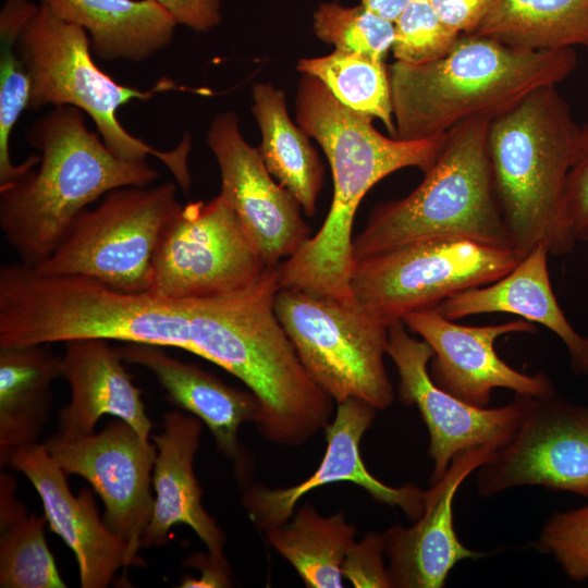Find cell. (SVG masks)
Returning a JSON list of instances; mask_svg holds the SVG:
<instances>
[{
	"instance_id": "cell-37",
	"label": "cell",
	"mask_w": 588,
	"mask_h": 588,
	"mask_svg": "<svg viewBox=\"0 0 588 588\" xmlns=\"http://www.w3.org/2000/svg\"><path fill=\"white\" fill-rule=\"evenodd\" d=\"M440 20L463 34H474L486 17L492 0H428Z\"/></svg>"
},
{
	"instance_id": "cell-11",
	"label": "cell",
	"mask_w": 588,
	"mask_h": 588,
	"mask_svg": "<svg viewBox=\"0 0 588 588\" xmlns=\"http://www.w3.org/2000/svg\"><path fill=\"white\" fill-rule=\"evenodd\" d=\"M520 421L511 440L477 470V491L490 498L519 486H540L588 498V405L556 392L515 393Z\"/></svg>"
},
{
	"instance_id": "cell-20",
	"label": "cell",
	"mask_w": 588,
	"mask_h": 588,
	"mask_svg": "<svg viewBox=\"0 0 588 588\" xmlns=\"http://www.w3.org/2000/svg\"><path fill=\"white\" fill-rule=\"evenodd\" d=\"M124 363L108 340L65 342L62 377L70 385L71 399L59 412V433L90 434L98 419L109 414L128 424L140 437L150 438L152 422Z\"/></svg>"
},
{
	"instance_id": "cell-29",
	"label": "cell",
	"mask_w": 588,
	"mask_h": 588,
	"mask_svg": "<svg viewBox=\"0 0 588 588\" xmlns=\"http://www.w3.org/2000/svg\"><path fill=\"white\" fill-rule=\"evenodd\" d=\"M297 70L319 79L350 109L381 120L389 135L395 136L390 79L384 61L335 49L327 56L301 59Z\"/></svg>"
},
{
	"instance_id": "cell-38",
	"label": "cell",
	"mask_w": 588,
	"mask_h": 588,
	"mask_svg": "<svg viewBox=\"0 0 588 588\" xmlns=\"http://www.w3.org/2000/svg\"><path fill=\"white\" fill-rule=\"evenodd\" d=\"M176 21L196 32H207L221 21L219 0H156Z\"/></svg>"
},
{
	"instance_id": "cell-14",
	"label": "cell",
	"mask_w": 588,
	"mask_h": 588,
	"mask_svg": "<svg viewBox=\"0 0 588 588\" xmlns=\"http://www.w3.org/2000/svg\"><path fill=\"white\" fill-rule=\"evenodd\" d=\"M207 144L220 170V194L233 208L268 267L295 254L311 236L296 198L268 171L259 149L243 137L236 114L216 115Z\"/></svg>"
},
{
	"instance_id": "cell-32",
	"label": "cell",
	"mask_w": 588,
	"mask_h": 588,
	"mask_svg": "<svg viewBox=\"0 0 588 588\" xmlns=\"http://www.w3.org/2000/svg\"><path fill=\"white\" fill-rule=\"evenodd\" d=\"M318 38L335 49L384 61L394 39V23L365 9L343 7L336 2L322 3L314 14Z\"/></svg>"
},
{
	"instance_id": "cell-39",
	"label": "cell",
	"mask_w": 588,
	"mask_h": 588,
	"mask_svg": "<svg viewBox=\"0 0 588 588\" xmlns=\"http://www.w3.org/2000/svg\"><path fill=\"white\" fill-rule=\"evenodd\" d=\"M187 565L199 569V577L184 576L181 588H225L231 587L230 568L225 558L210 553H197L186 559Z\"/></svg>"
},
{
	"instance_id": "cell-18",
	"label": "cell",
	"mask_w": 588,
	"mask_h": 588,
	"mask_svg": "<svg viewBox=\"0 0 588 588\" xmlns=\"http://www.w3.org/2000/svg\"><path fill=\"white\" fill-rule=\"evenodd\" d=\"M8 466L34 486L50 529L76 558L82 588H106L120 568L134 563L124 539L100 519L91 490L72 494L66 474L44 443L15 450Z\"/></svg>"
},
{
	"instance_id": "cell-31",
	"label": "cell",
	"mask_w": 588,
	"mask_h": 588,
	"mask_svg": "<svg viewBox=\"0 0 588 588\" xmlns=\"http://www.w3.org/2000/svg\"><path fill=\"white\" fill-rule=\"evenodd\" d=\"M46 516H25L0 529L1 588H64L45 538Z\"/></svg>"
},
{
	"instance_id": "cell-25",
	"label": "cell",
	"mask_w": 588,
	"mask_h": 588,
	"mask_svg": "<svg viewBox=\"0 0 588 588\" xmlns=\"http://www.w3.org/2000/svg\"><path fill=\"white\" fill-rule=\"evenodd\" d=\"M62 377V357L48 345L0 347V464L38 438L52 406L51 385Z\"/></svg>"
},
{
	"instance_id": "cell-3",
	"label": "cell",
	"mask_w": 588,
	"mask_h": 588,
	"mask_svg": "<svg viewBox=\"0 0 588 588\" xmlns=\"http://www.w3.org/2000/svg\"><path fill=\"white\" fill-rule=\"evenodd\" d=\"M577 65L574 48L530 51L461 34L443 57L388 68L395 138L422 139L474 118H493L542 86H556Z\"/></svg>"
},
{
	"instance_id": "cell-8",
	"label": "cell",
	"mask_w": 588,
	"mask_h": 588,
	"mask_svg": "<svg viewBox=\"0 0 588 588\" xmlns=\"http://www.w3.org/2000/svg\"><path fill=\"white\" fill-rule=\"evenodd\" d=\"M182 205L176 186H124L83 210L57 249L37 266L45 275H83L124 293L150 291L160 236Z\"/></svg>"
},
{
	"instance_id": "cell-4",
	"label": "cell",
	"mask_w": 588,
	"mask_h": 588,
	"mask_svg": "<svg viewBox=\"0 0 588 588\" xmlns=\"http://www.w3.org/2000/svg\"><path fill=\"white\" fill-rule=\"evenodd\" d=\"M579 126L555 86L530 91L490 120L488 156L512 245L525 257L538 245L569 253L564 189Z\"/></svg>"
},
{
	"instance_id": "cell-41",
	"label": "cell",
	"mask_w": 588,
	"mask_h": 588,
	"mask_svg": "<svg viewBox=\"0 0 588 588\" xmlns=\"http://www.w3.org/2000/svg\"><path fill=\"white\" fill-rule=\"evenodd\" d=\"M412 0H362V5L371 13L394 23Z\"/></svg>"
},
{
	"instance_id": "cell-35",
	"label": "cell",
	"mask_w": 588,
	"mask_h": 588,
	"mask_svg": "<svg viewBox=\"0 0 588 588\" xmlns=\"http://www.w3.org/2000/svg\"><path fill=\"white\" fill-rule=\"evenodd\" d=\"M564 219L575 242L588 243V124L579 128L566 176Z\"/></svg>"
},
{
	"instance_id": "cell-9",
	"label": "cell",
	"mask_w": 588,
	"mask_h": 588,
	"mask_svg": "<svg viewBox=\"0 0 588 588\" xmlns=\"http://www.w3.org/2000/svg\"><path fill=\"white\" fill-rule=\"evenodd\" d=\"M522 258L512 247L466 238L422 240L355 259L351 287L369 314L390 326L411 311L499 280Z\"/></svg>"
},
{
	"instance_id": "cell-30",
	"label": "cell",
	"mask_w": 588,
	"mask_h": 588,
	"mask_svg": "<svg viewBox=\"0 0 588 588\" xmlns=\"http://www.w3.org/2000/svg\"><path fill=\"white\" fill-rule=\"evenodd\" d=\"M37 8L28 0H7L0 13V185L17 180L40 161L39 155H32L15 164L10 156V136L20 115L27 109L30 91L29 77L16 44Z\"/></svg>"
},
{
	"instance_id": "cell-6",
	"label": "cell",
	"mask_w": 588,
	"mask_h": 588,
	"mask_svg": "<svg viewBox=\"0 0 588 588\" xmlns=\"http://www.w3.org/2000/svg\"><path fill=\"white\" fill-rule=\"evenodd\" d=\"M16 48L29 77L28 110L75 107L94 121L101 139L114 154L133 161L152 156L172 172L183 191L188 189L189 136L185 135L172 150H159L126 131L117 112L134 99L146 101L162 91L210 95V90L188 88L166 77L147 90L121 85L94 62L87 32L44 3L22 29Z\"/></svg>"
},
{
	"instance_id": "cell-27",
	"label": "cell",
	"mask_w": 588,
	"mask_h": 588,
	"mask_svg": "<svg viewBox=\"0 0 588 588\" xmlns=\"http://www.w3.org/2000/svg\"><path fill=\"white\" fill-rule=\"evenodd\" d=\"M265 532L269 544L295 568L306 587H343L342 565L357 534L344 513L321 516L304 503L286 523Z\"/></svg>"
},
{
	"instance_id": "cell-42",
	"label": "cell",
	"mask_w": 588,
	"mask_h": 588,
	"mask_svg": "<svg viewBox=\"0 0 588 588\" xmlns=\"http://www.w3.org/2000/svg\"><path fill=\"white\" fill-rule=\"evenodd\" d=\"M587 49H588V47H587Z\"/></svg>"
},
{
	"instance_id": "cell-24",
	"label": "cell",
	"mask_w": 588,
	"mask_h": 588,
	"mask_svg": "<svg viewBox=\"0 0 588 588\" xmlns=\"http://www.w3.org/2000/svg\"><path fill=\"white\" fill-rule=\"evenodd\" d=\"M61 19L89 33L103 60L143 61L167 48L176 21L156 0H41Z\"/></svg>"
},
{
	"instance_id": "cell-1",
	"label": "cell",
	"mask_w": 588,
	"mask_h": 588,
	"mask_svg": "<svg viewBox=\"0 0 588 588\" xmlns=\"http://www.w3.org/2000/svg\"><path fill=\"white\" fill-rule=\"evenodd\" d=\"M296 120L329 161L333 197L319 231L279 264L280 287L354 302L353 224L360 201L395 171L415 167L427 172L440 156L448 132L409 140L384 136L375 128L371 117L350 109L319 79L305 74L296 95Z\"/></svg>"
},
{
	"instance_id": "cell-36",
	"label": "cell",
	"mask_w": 588,
	"mask_h": 588,
	"mask_svg": "<svg viewBox=\"0 0 588 588\" xmlns=\"http://www.w3.org/2000/svg\"><path fill=\"white\" fill-rule=\"evenodd\" d=\"M384 558L382 532L369 531L350 548L342 565L343 578L356 588H393Z\"/></svg>"
},
{
	"instance_id": "cell-33",
	"label": "cell",
	"mask_w": 588,
	"mask_h": 588,
	"mask_svg": "<svg viewBox=\"0 0 588 588\" xmlns=\"http://www.w3.org/2000/svg\"><path fill=\"white\" fill-rule=\"evenodd\" d=\"M460 35L440 20L428 0H412L394 22L391 49L396 61L428 63L445 56Z\"/></svg>"
},
{
	"instance_id": "cell-21",
	"label": "cell",
	"mask_w": 588,
	"mask_h": 588,
	"mask_svg": "<svg viewBox=\"0 0 588 588\" xmlns=\"http://www.w3.org/2000/svg\"><path fill=\"white\" fill-rule=\"evenodd\" d=\"M548 255V248L538 245L499 280L461 291L443 299L437 308L451 320L507 313L539 323L566 346L573 373L588 376V335H580L561 309L551 286Z\"/></svg>"
},
{
	"instance_id": "cell-13",
	"label": "cell",
	"mask_w": 588,
	"mask_h": 588,
	"mask_svg": "<svg viewBox=\"0 0 588 588\" xmlns=\"http://www.w3.org/2000/svg\"><path fill=\"white\" fill-rule=\"evenodd\" d=\"M387 355L399 372L400 401L416 405L428 428V453L433 463L430 483L444 475L458 453L481 445L500 449L513 437L522 417L517 402L513 399L501 407H478L439 388L428 369L431 347L411 336L402 320L389 326Z\"/></svg>"
},
{
	"instance_id": "cell-28",
	"label": "cell",
	"mask_w": 588,
	"mask_h": 588,
	"mask_svg": "<svg viewBox=\"0 0 588 588\" xmlns=\"http://www.w3.org/2000/svg\"><path fill=\"white\" fill-rule=\"evenodd\" d=\"M474 34L530 51L588 47V0H492Z\"/></svg>"
},
{
	"instance_id": "cell-16",
	"label": "cell",
	"mask_w": 588,
	"mask_h": 588,
	"mask_svg": "<svg viewBox=\"0 0 588 588\" xmlns=\"http://www.w3.org/2000/svg\"><path fill=\"white\" fill-rule=\"evenodd\" d=\"M336 404L333 420L323 428L327 441L323 458L308 478L287 488L254 486L245 490L243 504L252 523L260 530L286 523L307 492L339 481L358 485L376 501L401 509L411 519L416 520L422 514L426 490L409 483L388 486L364 464L359 445L375 420L377 408L354 397Z\"/></svg>"
},
{
	"instance_id": "cell-5",
	"label": "cell",
	"mask_w": 588,
	"mask_h": 588,
	"mask_svg": "<svg viewBox=\"0 0 588 588\" xmlns=\"http://www.w3.org/2000/svg\"><path fill=\"white\" fill-rule=\"evenodd\" d=\"M490 120L474 117L448 131L441 154L421 183L406 197L375 207L353 238L354 260L431 238L514 248L488 156Z\"/></svg>"
},
{
	"instance_id": "cell-15",
	"label": "cell",
	"mask_w": 588,
	"mask_h": 588,
	"mask_svg": "<svg viewBox=\"0 0 588 588\" xmlns=\"http://www.w3.org/2000/svg\"><path fill=\"white\" fill-rule=\"evenodd\" d=\"M402 321L431 347L429 373L432 381L470 405L487 407L497 388L535 396L555 392L547 373L520 372L495 352L494 343L502 335L537 332L530 321L464 326L444 317L437 306L411 311Z\"/></svg>"
},
{
	"instance_id": "cell-34",
	"label": "cell",
	"mask_w": 588,
	"mask_h": 588,
	"mask_svg": "<svg viewBox=\"0 0 588 588\" xmlns=\"http://www.w3.org/2000/svg\"><path fill=\"white\" fill-rule=\"evenodd\" d=\"M536 548L551 554L572 580L588 579V504L553 513L543 525Z\"/></svg>"
},
{
	"instance_id": "cell-22",
	"label": "cell",
	"mask_w": 588,
	"mask_h": 588,
	"mask_svg": "<svg viewBox=\"0 0 588 588\" xmlns=\"http://www.w3.org/2000/svg\"><path fill=\"white\" fill-rule=\"evenodd\" d=\"M118 350L125 363L149 370L171 402L200 419L218 449L244 470L238 429L244 422H256L260 414L252 391L230 387L197 365L168 355L161 346L124 343Z\"/></svg>"
},
{
	"instance_id": "cell-10",
	"label": "cell",
	"mask_w": 588,
	"mask_h": 588,
	"mask_svg": "<svg viewBox=\"0 0 588 588\" xmlns=\"http://www.w3.org/2000/svg\"><path fill=\"white\" fill-rule=\"evenodd\" d=\"M268 268L228 200L193 201L164 228L152 259L150 291L172 298L243 291Z\"/></svg>"
},
{
	"instance_id": "cell-19",
	"label": "cell",
	"mask_w": 588,
	"mask_h": 588,
	"mask_svg": "<svg viewBox=\"0 0 588 588\" xmlns=\"http://www.w3.org/2000/svg\"><path fill=\"white\" fill-rule=\"evenodd\" d=\"M201 420L194 415L169 411L162 431L151 439L157 448L152 470L155 502L142 547H160L175 525L193 529L210 553L224 558L225 536L201 504L203 490L194 471Z\"/></svg>"
},
{
	"instance_id": "cell-17",
	"label": "cell",
	"mask_w": 588,
	"mask_h": 588,
	"mask_svg": "<svg viewBox=\"0 0 588 588\" xmlns=\"http://www.w3.org/2000/svg\"><path fill=\"white\" fill-rule=\"evenodd\" d=\"M497 450L481 445L458 453L444 475L426 490L424 512L415 524H396L382 532L393 588H441L457 562L483 555L457 538L453 501L465 479Z\"/></svg>"
},
{
	"instance_id": "cell-12",
	"label": "cell",
	"mask_w": 588,
	"mask_h": 588,
	"mask_svg": "<svg viewBox=\"0 0 588 588\" xmlns=\"http://www.w3.org/2000/svg\"><path fill=\"white\" fill-rule=\"evenodd\" d=\"M66 475L86 479L105 504L103 520L128 546L135 563L151 518L157 448L122 419L81 437L56 433L44 443Z\"/></svg>"
},
{
	"instance_id": "cell-23",
	"label": "cell",
	"mask_w": 588,
	"mask_h": 588,
	"mask_svg": "<svg viewBox=\"0 0 588 588\" xmlns=\"http://www.w3.org/2000/svg\"><path fill=\"white\" fill-rule=\"evenodd\" d=\"M78 334L186 351L188 315L184 298L151 291L124 293L91 281L83 290L76 311Z\"/></svg>"
},
{
	"instance_id": "cell-2",
	"label": "cell",
	"mask_w": 588,
	"mask_h": 588,
	"mask_svg": "<svg viewBox=\"0 0 588 588\" xmlns=\"http://www.w3.org/2000/svg\"><path fill=\"white\" fill-rule=\"evenodd\" d=\"M26 137L40 152L39 169L0 185V228L20 261L30 267L57 249L75 218L100 196L158 177L147 160L114 154L72 106L46 112Z\"/></svg>"
},
{
	"instance_id": "cell-26",
	"label": "cell",
	"mask_w": 588,
	"mask_h": 588,
	"mask_svg": "<svg viewBox=\"0 0 588 588\" xmlns=\"http://www.w3.org/2000/svg\"><path fill=\"white\" fill-rule=\"evenodd\" d=\"M252 110L261 132L258 149L268 171L296 198L305 215L313 217L323 166L308 136L291 121L284 93L268 83L255 84Z\"/></svg>"
},
{
	"instance_id": "cell-40",
	"label": "cell",
	"mask_w": 588,
	"mask_h": 588,
	"mask_svg": "<svg viewBox=\"0 0 588 588\" xmlns=\"http://www.w3.org/2000/svg\"><path fill=\"white\" fill-rule=\"evenodd\" d=\"M15 489V478L10 474L2 473L0 477V529L26 516L24 505L16 499Z\"/></svg>"
},
{
	"instance_id": "cell-7",
	"label": "cell",
	"mask_w": 588,
	"mask_h": 588,
	"mask_svg": "<svg viewBox=\"0 0 588 588\" xmlns=\"http://www.w3.org/2000/svg\"><path fill=\"white\" fill-rule=\"evenodd\" d=\"M274 310L304 368L333 401L360 399L377 411L393 403L384 366L389 326L357 301L280 287Z\"/></svg>"
}]
</instances>
